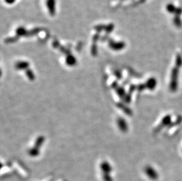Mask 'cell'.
<instances>
[{"label":"cell","instance_id":"1","mask_svg":"<svg viewBox=\"0 0 182 181\" xmlns=\"http://www.w3.org/2000/svg\"><path fill=\"white\" fill-rule=\"evenodd\" d=\"M145 172H146V174L147 175V177L150 179H151V180H155L156 179H157L158 177V175L156 171H155L153 168H147L146 169H145Z\"/></svg>","mask_w":182,"mask_h":181},{"label":"cell","instance_id":"2","mask_svg":"<svg viewBox=\"0 0 182 181\" xmlns=\"http://www.w3.org/2000/svg\"><path fill=\"white\" fill-rule=\"evenodd\" d=\"M47 7L49 12L51 16H54L56 13V1L55 0H47Z\"/></svg>","mask_w":182,"mask_h":181},{"label":"cell","instance_id":"3","mask_svg":"<svg viewBox=\"0 0 182 181\" xmlns=\"http://www.w3.org/2000/svg\"><path fill=\"white\" fill-rule=\"evenodd\" d=\"M110 47L113 48H114L116 47V48H122L124 47V44L123 43H114L113 41L110 42Z\"/></svg>","mask_w":182,"mask_h":181},{"label":"cell","instance_id":"4","mask_svg":"<svg viewBox=\"0 0 182 181\" xmlns=\"http://www.w3.org/2000/svg\"><path fill=\"white\" fill-rule=\"evenodd\" d=\"M167 11L170 13H175L177 9L171 4H168L167 6Z\"/></svg>","mask_w":182,"mask_h":181},{"label":"cell","instance_id":"5","mask_svg":"<svg viewBox=\"0 0 182 181\" xmlns=\"http://www.w3.org/2000/svg\"><path fill=\"white\" fill-rule=\"evenodd\" d=\"M174 23L177 27H181V21L180 19L179 18L178 16H176V17L174 18Z\"/></svg>","mask_w":182,"mask_h":181},{"label":"cell","instance_id":"6","mask_svg":"<svg viewBox=\"0 0 182 181\" xmlns=\"http://www.w3.org/2000/svg\"><path fill=\"white\" fill-rule=\"evenodd\" d=\"M4 1L8 4H13L16 2V0H4Z\"/></svg>","mask_w":182,"mask_h":181}]
</instances>
